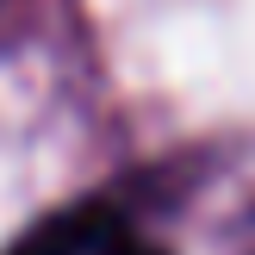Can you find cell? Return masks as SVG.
<instances>
[{
  "label": "cell",
  "mask_w": 255,
  "mask_h": 255,
  "mask_svg": "<svg viewBox=\"0 0 255 255\" xmlns=\"http://www.w3.org/2000/svg\"><path fill=\"white\" fill-rule=\"evenodd\" d=\"M75 255H156L149 243H131V237L106 231L100 218H81V243H75Z\"/></svg>",
  "instance_id": "obj_1"
}]
</instances>
